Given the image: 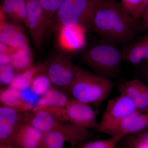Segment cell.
<instances>
[{
	"label": "cell",
	"mask_w": 148,
	"mask_h": 148,
	"mask_svg": "<svg viewBox=\"0 0 148 148\" xmlns=\"http://www.w3.org/2000/svg\"><path fill=\"white\" fill-rule=\"evenodd\" d=\"M101 40L125 45L140 32L139 21L115 0H102L95 9L90 26Z\"/></svg>",
	"instance_id": "1"
},
{
	"label": "cell",
	"mask_w": 148,
	"mask_h": 148,
	"mask_svg": "<svg viewBox=\"0 0 148 148\" xmlns=\"http://www.w3.org/2000/svg\"><path fill=\"white\" fill-rule=\"evenodd\" d=\"M113 87L110 79L76 66L75 76L68 93L72 98L98 109L108 97Z\"/></svg>",
	"instance_id": "2"
},
{
	"label": "cell",
	"mask_w": 148,
	"mask_h": 148,
	"mask_svg": "<svg viewBox=\"0 0 148 148\" xmlns=\"http://www.w3.org/2000/svg\"><path fill=\"white\" fill-rule=\"evenodd\" d=\"M99 0H65L48 21L47 32L59 31L62 27L76 25L90 26Z\"/></svg>",
	"instance_id": "3"
},
{
	"label": "cell",
	"mask_w": 148,
	"mask_h": 148,
	"mask_svg": "<svg viewBox=\"0 0 148 148\" xmlns=\"http://www.w3.org/2000/svg\"><path fill=\"white\" fill-rule=\"evenodd\" d=\"M117 46L101 40L85 51V63L99 75L109 79L116 77L123 61V52Z\"/></svg>",
	"instance_id": "4"
},
{
	"label": "cell",
	"mask_w": 148,
	"mask_h": 148,
	"mask_svg": "<svg viewBox=\"0 0 148 148\" xmlns=\"http://www.w3.org/2000/svg\"><path fill=\"white\" fill-rule=\"evenodd\" d=\"M42 132L56 130L66 136L68 143L75 147L84 143L91 136L88 130L67 122L61 121L47 111L38 110L31 113L26 122Z\"/></svg>",
	"instance_id": "5"
},
{
	"label": "cell",
	"mask_w": 148,
	"mask_h": 148,
	"mask_svg": "<svg viewBox=\"0 0 148 148\" xmlns=\"http://www.w3.org/2000/svg\"><path fill=\"white\" fill-rule=\"evenodd\" d=\"M138 110L134 103L129 98L120 94L108 102L95 131L106 134L126 117Z\"/></svg>",
	"instance_id": "6"
},
{
	"label": "cell",
	"mask_w": 148,
	"mask_h": 148,
	"mask_svg": "<svg viewBox=\"0 0 148 148\" xmlns=\"http://www.w3.org/2000/svg\"><path fill=\"white\" fill-rule=\"evenodd\" d=\"M53 86L67 93L75 76L76 65L63 56L54 55L43 63Z\"/></svg>",
	"instance_id": "7"
},
{
	"label": "cell",
	"mask_w": 148,
	"mask_h": 148,
	"mask_svg": "<svg viewBox=\"0 0 148 148\" xmlns=\"http://www.w3.org/2000/svg\"><path fill=\"white\" fill-rule=\"evenodd\" d=\"M27 14L25 24L34 47L38 51L42 49L47 34L48 17L41 5L37 0H26Z\"/></svg>",
	"instance_id": "8"
},
{
	"label": "cell",
	"mask_w": 148,
	"mask_h": 148,
	"mask_svg": "<svg viewBox=\"0 0 148 148\" xmlns=\"http://www.w3.org/2000/svg\"><path fill=\"white\" fill-rule=\"evenodd\" d=\"M31 112L1 106L0 144H9L19 127L28 120Z\"/></svg>",
	"instance_id": "9"
},
{
	"label": "cell",
	"mask_w": 148,
	"mask_h": 148,
	"mask_svg": "<svg viewBox=\"0 0 148 148\" xmlns=\"http://www.w3.org/2000/svg\"><path fill=\"white\" fill-rule=\"evenodd\" d=\"M66 110L68 121L77 126L87 130L95 129L98 124L95 112L89 104L71 98Z\"/></svg>",
	"instance_id": "10"
},
{
	"label": "cell",
	"mask_w": 148,
	"mask_h": 148,
	"mask_svg": "<svg viewBox=\"0 0 148 148\" xmlns=\"http://www.w3.org/2000/svg\"><path fill=\"white\" fill-rule=\"evenodd\" d=\"M148 128V109L136 111L126 117L106 134L110 136L121 135L125 137L143 131Z\"/></svg>",
	"instance_id": "11"
},
{
	"label": "cell",
	"mask_w": 148,
	"mask_h": 148,
	"mask_svg": "<svg viewBox=\"0 0 148 148\" xmlns=\"http://www.w3.org/2000/svg\"><path fill=\"white\" fill-rule=\"evenodd\" d=\"M85 27L77 25L62 27L58 33V42L62 48L70 51L82 48L86 43Z\"/></svg>",
	"instance_id": "12"
},
{
	"label": "cell",
	"mask_w": 148,
	"mask_h": 148,
	"mask_svg": "<svg viewBox=\"0 0 148 148\" xmlns=\"http://www.w3.org/2000/svg\"><path fill=\"white\" fill-rule=\"evenodd\" d=\"M44 132L25 122L14 133L9 145L16 148H37Z\"/></svg>",
	"instance_id": "13"
},
{
	"label": "cell",
	"mask_w": 148,
	"mask_h": 148,
	"mask_svg": "<svg viewBox=\"0 0 148 148\" xmlns=\"http://www.w3.org/2000/svg\"><path fill=\"white\" fill-rule=\"evenodd\" d=\"M69 99L66 92L53 86L39 98L32 112L65 108Z\"/></svg>",
	"instance_id": "14"
},
{
	"label": "cell",
	"mask_w": 148,
	"mask_h": 148,
	"mask_svg": "<svg viewBox=\"0 0 148 148\" xmlns=\"http://www.w3.org/2000/svg\"><path fill=\"white\" fill-rule=\"evenodd\" d=\"M0 42L14 49L28 44L27 37L21 27L7 22L1 25Z\"/></svg>",
	"instance_id": "15"
},
{
	"label": "cell",
	"mask_w": 148,
	"mask_h": 148,
	"mask_svg": "<svg viewBox=\"0 0 148 148\" xmlns=\"http://www.w3.org/2000/svg\"><path fill=\"white\" fill-rule=\"evenodd\" d=\"M123 61L133 65L148 61V33L127 47L123 52Z\"/></svg>",
	"instance_id": "16"
},
{
	"label": "cell",
	"mask_w": 148,
	"mask_h": 148,
	"mask_svg": "<svg viewBox=\"0 0 148 148\" xmlns=\"http://www.w3.org/2000/svg\"><path fill=\"white\" fill-rule=\"evenodd\" d=\"M1 9L6 16L14 22H25L27 14L26 0H1Z\"/></svg>",
	"instance_id": "17"
},
{
	"label": "cell",
	"mask_w": 148,
	"mask_h": 148,
	"mask_svg": "<svg viewBox=\"0 0 148 148\" xmlns=\"http://www.w3.org/2000/svg\"><path fill=\"white\" fill-rule=\"evenodd\" d=\"M140 79H136L122 84L118 88L120 94L129 98L139 110L148 109V104L143 98L139 85Z\"/></svg>",
	"instance_id": "18"
},
{
	"label": "cell",
	"mask_w": 148,
	"mask_h": 148,
	"mask_svg": "<svg viewBox=\"0 0 148 148\" xmlns=\"http://www.w3.org/2000/svg\"><path fill=\"white\" fill-rule=\"evenodd\" d=\"M1 106L12 108L32 111L33 108L27 104L22 99L20 90L9 86L7 88L1 89L0 91Z\"/></svg>",
	"instance_id": "19"
},
{
	"label": "cell",
	"mask_w": 148,
	"mask_h": 148,
	"mask_svg": "<svg viewBox=\"0 0 148 148\" xmlns=\"http://www.w3.org/2000/svg\"><path fill=\"white\" fill-rule=\"evenodd\" d=\"M44 71L43 64H32L24 71L16 73L9 86L18 90L30 87L34 78L40 72Z\"/></svg>",
	"instance_id": "20"
},
{
	"label": "cell",
	"mask_w": 148,
	"mask_h": 148,
	"mask_svg": "<svg viewBox=\"0 0 148 148\" xmlns=\"http://www.w3.org/2000/svg\"><path fill=\"white\" fill-rule=\"evenodd\" d=\"M11 64L16 72L24 71L32 65L33 56L28 44L14 49L10 54Z\"/></svg>",
	"instance_id": "21"
},
{
	"label": "cell",
	"mask_w": 148,
	"mask_h": 148,
	"mask_svg": "<svg viewBox=\"0 0 148 148\" xmlns=\"http://www.w3.org/2000/svg\"><path fill=\"white\" fill-rule=\"evenodd\" d=\"M66 142L68 143V141L65 135L58 131L51 130L44 132L37 148H64Z\"/></svg>",
	"instance_id": "22"
},
{
	"label": "cell",
	"mask_w": 148,
	"mask_h": 148,
	"mask_svg": "<svg viewBox=\"0 0 148 148\" xmlns=\"http://www.w3.org/2000/svg\"><path fill=\"white\" fill-rule=\"evenodd\" d=\"M121 141L123 148H148V128L125 136Z\"/></svg>",
	"instance_id": "23"
},
{
	"label": "cell",
	"mask_w": 148,
	"mask_h": 148,
	"mask_svg": "<svg viewBox=\"0 0 148 148\" xmlns=\"http://www.w3.org/2000/svg\"><path fill=\"white\" fill-rule=\"evenodd\" d=\"M53 86L47 74L43 71L35 77L30 87L36 95L42 96Z\"/></svg>",
	"instance_id": "24"
},
{
	"label": "cell",
	"mask_w": 148,
	"mask_h": 148,
	"mask_svg": "<svg viewBox=\"0 0 148 148\" xmlns=\"http://www.w3.org/2000/svg\"><path fill=\"white\" fill-rule=\"evenodd\" d=\"M124 137L121 135L110 136L109 138L95 141H90L82 144V148H116Z\"/></svg>",
	"instance_id": "25"
},
{
	"label": "cell",
	"mask_w": 148,
	"mask_h": 148,
	"mask_svg": "<svg viewBox=\"0 0 148 148\" xmlns=\"http://www.w3.org/2000/svg\"><path fill=\"white\" fill-rule=\"evenodd\" d=\"M144 0H121L122 5L127 13L139 21L141 19V9Z\"/></svg>",
	"instance_id": "26"
},
{
	"label": "cell",
	"mask_w": 148,
	"mask_h": 148,
	"mask_svg": "<svg viewBox=\"0 0 148 148\" xmlns=\"http://www.w3.org/2000/svg\"><path fill=\"white\" fill-rule=\"evenodd\" d=\"M17 73L11 64L0 65V83L10 85Z\"/></svg>",
	"instance_id": "27"
},
{
	"label": "cell",
	"mask_w": 148,
	"mask_h": 148,
	"mask_svg": "<svg viewBox=\"0 0 148 148\" xmlns=\"http://www.w3.org/2000/svg\"><path fill=\"white\" fill-rule=\"evenodd\" d=\"M45 10L49 20L56 13L65 0H37Z\"/></svg>",
	"instance_id": "28"
},
{
	"label": "cell",
	"mask_w": 148,
	"mask_h": 148,
	"mask_svg": "<svg viewBox=\"0 0 148 148\" xmlns=\"http://www.w3.org/2000/svg\"><path fill=\"white\" fill-rule=\"evenodd\" d=\"M21 98L27 104L31 106L32 108H34L37 101L38 100V95L34 93L30 87L20 90Z\"/></svg>",
	"instance_id": "29"
},
{
	"label": "cell",
	"mask_w": 148,
	"mask_h": 148,
	"mask_svg": "<svg viewBox=\"0 0 148 148\" xmlns=\"http://www.w3.org/2000/svg\"><path fill=\"white\" fill-rule=\"evenodd\" d=\"M140 32H144L148 29V6L141 16Z\"/></svg>",
	"instance_id": "30"
},
{
	"label": "cell",
	"mask_w": 148,
	"mask_h": 148,
	"mask_svg": "<svg viewBox=\"0 0 148 148\" xmlns=\"http://www.w3.org/2000/svg\"><path fill=\"white\" fill-rule=\"evenodd\" d=\"M139 85L143 98L148 104V85L145 82L140 79Z\"/></svg>",
	"instance_id": "31"
},
{
	"label": "cell",
	"mask_w": 148,
	"mask_h": 148,
	"mask_svg": "<svg viewBox=\"0 0 148 148\" xmlns=\"http://www.w3.org/2000/svg\"><path fill=\"white\" fill-rule=\"evenodd\" d=\"M142 65L140 71V75L143 80L148 83V61L144 62Z\"/></svg>",
	"instance_id": "32"
},
{
	"label": "cell",
	"mask_w": 148,
	"mask_h": 148,
	"mask_svg": "<svg viewBox=\"0 0 148 148\" xmlns=\"http://www.w3.org/2000/svg\"><path fill=\"white\" fill-rule=\"evenodd\" d=\"M14 48L11 47L4 43L0 42V53L9 54L10 55Z\"/></svg>",
	"instance_id": "33"
},
{
	"label": "cell",
	"mask_w": 148,
	"mask_h": 148,
	"mask_svg": "<svg viewBox=\"0 0 148 148\" xmlns=\"http://www.w3.org/2000/svg\"><path fill=\"white\" fill-rule=\"evenodd\" d=\"M11 58L10 56L4 53H0V65L10 64Z\"/></svg>",
	"instance_id": "34"
},
{
	"label": "cell",
	"mask_w": 148,
	"mask_h": 148,
	"mask_svg": "<svg viewBox=\"0 0 148 148\" xmlns=\"http://www.w3.org/2000/svg\"><path fill=\"white\" fill-rule=\"evenodd\" d=\"M148 6V0H144L143 5H142V9H141V13H142V15L143 14V12L145 11V9L147 8V7Z\"/></svg>",
	"instance_id": "35"
},
{
	"label": "cell",
	"mask_w": 148,
	"mask_h": 148,
	"mask_svg": "<svg viewBox=\"0 0 148 148\" xmlns=\"http://www.w3.org/2000/svg\"><path fill=\"white\" fill-rule=\"evenodd\" d=\"M0 148H16L10 145L7 144H0Z\"/></svg>",
	"instance_id": "36"
},
{
	"label": "cell",
	"mask_w": 148,
	"mask_h": 148,
	"mask_svg": "<svg viewBox=\"0 0 148 148\" xmlns=\"http://www.w3.org/2000/svg\"><path fill=\"white\" fill-rule=\"evenodd\" d=\"M82 148L81 147H80L79 148H76L75 147H73V146H71V147H67V148Z\"/></svg>",
	"instance_id": "37"
},
{
	"label": "cell",
	"mask_w": 148,
	"mask_h": 148,
	"mask_svg": "<svg viewBox=\"0 0 148 148\" xmlns=\"http://www.w3.org/2000/svg\"><path fill=\"white\" fill-rule=\"evenodd\" d=\"M99 1H102V0H99Z\"/></svg>",
	"instance_id": "38"
}]
</instances>
